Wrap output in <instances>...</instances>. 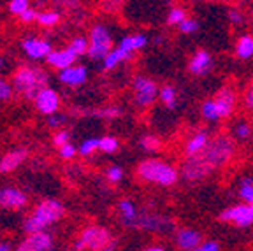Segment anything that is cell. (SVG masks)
Listing matches in <instances>:
<instances>
[{
  "instance_id": "obj_15",
  "label": "cell",
  "mask_w": 253,
  "mask_h": 251,
  "mask_svg": "<svg viewBox=\"0 0 253 251\" xmlns=\"http://www.w3.org/2000/svg\"><path fill=\"white\" fill-rule=\"evenodd\" d=\"M176 244L183 251H195L202 244L201 232L194 230V228H181L176 234Z\"/></svg>"
},
{
  "instance_id": "obj_52",
  "label": "cell",
  "mask_w": 253,
  "mask_h": 251,
  "mask_svg": "<svg viewBox=\"0 0 253 251\" xmlns=\"http://www.w3.org/2000/svg\"><path fill=\"white\" fill-rule=\"evenodd\" d=\"M252 16H253V12H252Z\"/></svg>"
},
{
  "instance_id": "obj_22",
  "label": "cell",
  "mask_w": 253,
  "mask_h": 251,
  "mask_svg": "<svg viewBox=\"0 0 253 251\" xmlns=\"http://www.w3.org/2000/svg\"><path fill=\"white\" fill-rule=\"evenodd\" d=\"M148 44V37L144 34H130V36H125L120 42V49H123L125 53L132 55L134 51H139Z\"/></svg>"
},
{
  "instance_id": "obj_10",
  "label": "cell",
  "mask_w": 253,
  "mask_h": 251,
  "mask_svg": "<svg viewBox=\"0 0 253 251\" xmlns=\"http://www.w3.org/2000/svg\"><path fill=\"white\" fill-rule=\"evenodd\" d=\"M36 107L39 113L46 114V116H55L58 114L60 109V97L53 88H42V90L37 93V97L34 98Z\"/></svg>"
},
{
  "instance_id": "obj_20",
  "label": "cell",
  "mask_w": 253,
  "mask_h": 251,
  "mask_svg": "<svg viewBox=\"0 0 253 251\" xmlns=\"http://www.w3.org/2000/svg\"><path fill=\"white\" fill-rule=\"evenodd\" d=\"M210 135H208V132H204V130H201V132L194 133L192 137L188 139V142H186L185 146V155L186 158H192L195 157V155L202 153L206 148H208V144H210Z\"/></svg>"
},
{
  "instance_id": "obj_31",
  "label": "cell",
  "mask_w": 253,
  "mask_h": 251,
  "mask_svg": "<svg viewBox=\"0 0 253 251\" xmlns=\"http://www.w3.org/2000/svg\"><path fill=\"white\" fill-rule=\"evenodd\" d=\"M118 148H120V142L116 137H113V135L100 137V146H99L100 151H104V153H115V151H118Z\"/></svg>"
},
{
  "instance_id": "obj_19",
  "label": "cell",
  "mask_w": 253,
  "mask_h": 251,
  "mask_svg": "<svg viewBox=\"0 0 253 251\" xmlns=\"http://www.w3.org/2000/svg\"><path fill=\"white\" fill-rule=\"evenodd\" d=\"M211 65H213V60H211V55L206 49H199L192 60H190V72L195 76H204L211 71Z\"/></svg>"
},
{
  "instance_id": "obj_12",
  "label": "cell",
  "mask_w": 253,
  "mask_h": 251,
  "mask_svg": "<svg viewBox=\"0 0 253 251\" xmlns=\"http://www.w3.org/2000/svg\"><path fill=\"white\" fill-rule=\"evenodd\" d=\"M53 239L47 232H39L28 236L14 251H55L53 250Z\"/></svg>"
},
{
  "instance_id": "obj_47",
  "label": "cell",
  "mask_w": 253,
  "mask_h": 251,
  "mask_svg": "<svg viewBox=\"0 0 253 251\" xmlns=\"http://www.w3.org/2000/svg\"><path fill=\"white\" fill-rule=\"evenodd\" d=\"M0 251H11V244L5 241H0Z\"/></svg>"
},
{
  "instance_id": "obj_46",
  "label": "cell",
  "mask_w": 253,
  "mask_h": 251,
  "mask_svg": "<svg viewBox=\"0 0 253 251\" xmlns=\"http://www.w3.org/2000/svg\"><path fill=\"white\" fill-rule=\"evenodd\" d=\"M201 248L204 251H220V244L216 241H206V243L201 244Z\"/></svg>"
},
{
  "instance_id": "obj_3",
  "label": "cell",
  "mask_w": 253,
  "mask_h": 251,
  "mask_svg": "<svg viewBox=\"0 0 253 251\" xmlns=\"http://www.w3.org/2000/svg\"><path fill=\"white\" fill-rule=\"evenodd\" d=\"M137 176L146 183H153V185L160 186H172L179 179L178 169L172 164L157 160V158L141 162L137 167Z\"/></svg>"
},
{
  "instance_id": "obj_45",
  "label": "cell",
  "mask_w": 253,
  "mask_h": 251,
  "mask_svg": "<svg viewBox=\"0 0 253 251\" xmlns=\"http://www.w3.org/2000/svg\"><path fill=\"white\" fill-rule=\"evenodd\" d=\"M63 122H65V116H62V114H55V116H49L47 125L49 126H60Z\"/></svg>"
},
{
  "instance_id": "obj_28",
  "label": "cell",
  "mask_w": 253,
  "mask_h": 251,
  "mask_svg": "<svg viewBox=\"0 0 253 251\" xmlns=\"http://www.w3.org/2000/svg\"><path fill=\"white\" fill-rule=\"evenodd\" d=\"M60 21V12L58 11H42L37 16V23L42 27H55Z\"/></svg>"
},
{
  "instance_id": "obj_34",
  "label": "cell",
  "mask_w": 253,
  "mask_h": 251,
  "mask_svg": "<svg viewBox=\"0 0 253 251\" xmlns=\"http://www.w3.org/2000/svg\"><path fill=\"white\" fill-rule=\"evenodd\" d=\"M234 133H236L237 139L245 141V139H248L252 135V125L248 122H239L236 125V128H234Z\"/></svg>"
},
{
  "instance_id": "obj_35",
  "label": "cell",
  "mask_w": 253,
  "mask_h": 251,
  "mask_svg": "<svg viewBox=\"0 0 253 251\" xmlns=\"http://www.w3.org/2000/svg\"><path fill=\"white\" fill-rule=\"evenodd\" d=\"M27 9H30V2L28 0H12V2H9V11L12 14L21 16Z\"/></svg>"
},
{
  "instance_id": "obj_21",
  "label": "cell",
  "mask_w": 253,
  "mask_h": 251,
  "mask_svg": "<svg viewBox=\"0 0 253 251\" xmlns=\"http://www.w3.org/2000/svg\"><path fill=\"white\" fill-rule=\"evenodd\" d=\"M118 212H120V220H122V223L125 225V227L134 228L135 221H137V218H139V211H137V208H135L134 202L128 199L120 200Z\"/></svg>"
},
{
  "instance_id": "obj_39",
  "label": "cell",
  "mask_w": 253,
  "mask_h": 251,
  "mask_svg": "<svg viewBox=\"0 0 253 251\" xmlns=\"http://www.w3.org/2000/svg\"><path fill=\"white\" fill-rule=\"evenodd\" d=\"M229 20L232 25H237V27H241V25H245L246 18L245 14H243V11H239V9H230L229 11Z\"/></svg>"
},
{
  "instance_id": "obj_13",
  "label": "cell",
  "mask_w": 253,
  "mask_h": 251,
  "mask_svg": "<svg viewBox=\"0 0 253 251\" xmlns=\"http://www.w3.org/2000/svg\"><path fill=\"white\" fill-rule=\"evenodd\" d=\"M28 202L27 193H23L20 188L5 186L0 188V208L4 209H21Z\"/></svg>"
},
{
  "instance_id": "obj_6",
  "label": "cell",
  "mask_w": 253,
  "mask_h": 251,
  "mask_svg": "<svg viewBox=\"0 0 253 251\" xmlns=\"http://www.w3.org/2000/svg\"><path fill=\"white\" fill-rule=\"evenodd\" d=\"M90 49L88 56L93 60H106V56L113 51V37L106 25H95L90 32Z\"/></svg>"
},
{
  "instance_id": "obj_29",
  "label": "cell",
  "mask_w": 253,
  "mask_h": 251,
  "mask_svg": "<svg viewBox=\"0 0 253 251\" xmlns=\"http://www.w3.org/2000/svg\"><path fill=\"white\" fill-rule=\"evenodd\" d=\"M99 146H100V139L90 137V139H86V141H83L81 144H79L78 153L83 155V157H90V155H93L95 151L99 149Z\"/></svg>"
},
{
  "instance_id": "obj_7",
  "label": "cell",
  "mask_w": 253,
  "mask_h": 251,
  "mask_svg": "<svg viewBox=\"0 0 253 251\" xmlns=\"http://www.w3.org/2000/svg\"><path fill=\"white\" fill-rule=\"evenodd\" d=\"M132 86H134V100L139 107H150L160 95L157 83L146 76H135Z\"/></svg>"
},
{
  "instance_id": "obj_50",
  "label": "cell",
  "mask_w": 253,
  "mask_h": 251,
  "mask_svg": "<svg viewBox=\"0 0 253 251\" xmlns=\"http://www.w3.org/2000/svg\"><path fill=\"white\" fill-rule=\"evenodd\" d=\"M0 69H5V60L0 56Z\"/></svg>"
},
{
  "instance_id": "obj_18",
  "label": "cell",
  "mask_w": 253,
  "mask_h": 251,
  "mask_svg": "<svg viewBox=\"0 0 253 251\" xmlns=\"http://www.w3.org/2000/svg\"><path fill=\"white\" fill-rule=\"evenodd\" d=\"M88 79V69L84 65H74L69 67L65 71L60 72V81L63 84H69V86H79V84H84Z\"/></svg>"
},
{
  "instance_id": "obj_17",
  "label": "cell",
  "mask_w": 253,
  "mask_h": 251,
  "mask_svg": "<svg viewBox=\"0 0 253 251\" xmlns=\"http://www.w3.org/2000/svg\"><path fill=\"white\" fill-rule=\"evenodd\" d=\"M27 157H28V151H27V149H23V148L12 149V151L5 153L4 157H2V160H0V172L7 174V172L16 170L25 160H27Z\"/></svg>"
},
{
  "instance_id": "obj_40",
  "label": "cell",
  "mask_w": 253,
  "mask_h": 251,
  "mask_svg": "<svg viewBox=\"0 0 253 251\" xmlns=\"http://www.w3.org/2000/svg\"><path fill=\"white\" fill-rule=\"evenodd\" d=\"M239 195H241V199L245 200V204L253 206V185H241Z\"/></svg>"
},
{
  "instance_id": "obj_8",
  "label": "cell",
  "mask_w": 253,
  "mask_h": 251,
  "mask_svg": "<svg viewBox=\"0 0 253 251\" xmlns=\"http://www.w3.org/2000/svg\"><path fill=\"white\" fill-rule=\"evenodd\" d=\"M220 221H225V223H232L236 227H252L253 225V206L250 204H237L232 208H227L220 212Z\"/></svg>"
},
{
  "instance_id": "obj_41",
  "label": "cell",
  "mask_w": 253,
  "mask_h": 251,
  "mask_svg": "<svg viewBox=\"0 0 253 251\" xmlns=\"http://www.w3.org/2000/svg\"><path fill=\"white\" fill-rule=\"evenodd\" d=\"M69 132L67 130H60V132L55 133V137H53V144L58 146V148H63L65 144H69Z\"/></svg>"
},
{
  "instance_id": "obj_11",
  "label": "cell",
  "mask_w": 253,
  "mask_h": 251,
  "mask_svg": "<svg viewBox=\"0 0 253 251\" xmlns=\"http://www.w3.org/2000/svg\"><path fill=\"white\" fill-rule=\"evenodd\" d=\"M21 47H23V51L27 53L28 58L32 60H42V58L47 60V56L53 53L51 44L44 39H37V37H27L21 42Z\"/></svg>"
},
{
  "instance_id": "obj_4",
  "label": "cell",
  "mask_w": 253,
  "mask_h": 251,
  "mask_svg": "<svg viewBox=\"0 0 253 251\" xmlns=\"http://www.w3.org/2000/svg\"><path fill=\"white\" fill-rule=\"evenodd\" d=\"M46 83L47 74L41 67H20L12 76V88L28 98H36Z\"/></svg>"
},
{
  "instance_id": "obj_30",
  "label": "cell",
  "mask_w": 253,
  "mask_h": 251,
  "mask_svg": "<svg viewBox=\"0 0 253 251\" xmlns=\"http://www.w3.org/2000/svg\"><path fill=\"white\" fill-rule=\"evenodd\" d=\"M185 20H188L185 7H172L169 11V14H167V23L169 25H178L179 27Z\"/></svg>"
},
{
  "instance_id": "obj_51",
  "label": "cell",
  "mask_w": 253,
  "mask_h": 251,
  "mask_svg": "<svg viewBox=\"0 0 253 251\" xmlns=\"http://www.w3.org/2000/svg\"><path fill=\"white\" fill-rule=\"evenodd\" d=\"M195 251H204V250H202V248H201V246H199V248H197V250H195Z\"/></svg>"
},
{
  "instance_id": "obj_38",
  "label": "cell",
  "mask_w": 253,
  "mask_h": 251,
  "mask_svg": "<svg viewBox=\"0 0 253 251\" xmlns=\"http://www.w3.org/2000/svg\"><path fill=\"white\" fill-rule=\"evenodd\" d=\"M12 90L14 88L9 84V81H5L4 78H0V100H9L12 97Z\"/></svg>"
},
{
  "instance_id": "obj_16",
  "label": "cell",
  "mask_w": 253,
  "mask_h": 251,
  "mask_svg": "<svg viewBox=\"0 0 253 251\" xmlns=\"http://www.w3.org/2000/svg\"><path fill=\"white\" fill-rule=\"evenodd\" d=\"M78 60V55L72 51L71 47H63V49H55L51 55L47 56V63L55 69H60V72L74 67V62Z\"/></svg>"
},
{
  "instance_id": "obj_5",
  "label": "cell",
  "mask_w": 253,
  "mask_h": 251,
  "mask_svg": "<svg viewBox=\"0 0 253 251\" xmlns=\"http://www.w3.org/2000/svg\"><path fill=\"white\" fill-rule=\"evenodd\" d=\"M111 244V234L104 227H86L76 239L74 251H102Z\"/></svg>"
},
{
  "instance_id": "obj_25",
  "label": "cell",
  "mask_w": 253,
  "mask_h": 251,
  "mask_svg": "<svg viewBox=\"0 0 253 251\" xmlns=\"http://www.w3.org/2000/svg\"><path fill=\"white\" fill-rule=\"evenodd\" d=\"M130 56L132 55H128V53H125L123 49L116 47V49H113V51L106 56V60H104V69H106V71H111V69H115L118 63H122L123 60H126V58H130Z\"/></svg>"
},
{
  "instance_id": "obj_48",
  "label": "cell",
  "mask_w": 253,
  "mask_h": 251,
  "mask_svg": "<svg viewBox=\"0 0 253 251\" xmlns=\"http://www.w3.org/2000/svg\"><path fill=\"white\" fill-rule=\"evenodd\" d=\"M142 251H166L162 246H150V248H146V250H142Z\"/></svg>"
},
{
  "instance_id": "obj_14",
  "label": "cell",
  "mask_w": 253,
  "mask_h": 251,
  "mask_svg": "<svg viewBox=\"0 0 253 251\" xmlns=\"http://www.w3.org/2000/svg\"><path fill=\"white\" fill-rule=\"evenodd\" d=\"M214 104L218 107L220 118H229L230 114H232L234 107H236V91L229 86L221 88L216 93V97H214Z\"/></svg>"
},
{
  "instance_id": "obj_49",
  "label": "cell",
  "mask_w": 253,
  "mask_h": 251,
  "mask_svg": "<svg viewBox=\"0 0 253 251\" xmlns=\"http://www.w3.org/2000/svg\"><path fill=\"white\" fill-rule=\"evenodd\" d=\"M102 251H115V244L111 243V244H109V246H107V248H104V250H102Z\"/></svg>"
},
{
  "instance_id": "obj_1",
  "label": "cell",
  "mask_w": 253,
  "mask_h": 251,
  "mask_svg": "<svg viewBox=\"0 0 253 251\" xmlns=\"http://www.w3.org/2000/svg\"><path fill=\"white\" fill-rule=\"evenodd\" d=\"M234 155V139L229 135H216L211 139L208 148L202 153L192 158H186L181 174L188 181H201L213 170L220 169L221 165L232 158Z\"/></svg>"
},
{
  "instance_id": "obj_43",
  "label": "cell",
  "mask_w": 253,
  "mask_h": 251,
  "mask_svg": "<svg viewBox=\"0 0 253 251\" xmlns=\"http://www.w3.org/2000/svg\"><path fill=\"white\" fill-rule=\"evenodd\" d=\"M37 16H39L37 9L30 7V9H27V11H25L23 14L20 16V20L23 21V23H32V21H37Z\"/></svg>"
},
{
  "instance_id": "obj_44",
  "label": "cell",
  "mask_w": 253,
  "mask_h": 251,
  "mask_svg": "<svg viewBox=\"0 0 253 251\" xmlns=\"http://www.w3.org/2000/svg\"><path fill=\"white\" fill-rule=\"evenodd\" d=\"M245 106L248 107V109H253V83L245 91Z\"/></svg>"
},
{
  "instance_id": "obj_27",
  "label": "cell",
  "mask_w": 253,
  "mask_h": 251,
  "mask_svg": "<svg viewBox=\"0 0 253 251\" xmlns=\"http://www.w3.org/2000/svg\"><path fill=\"white\" fill-rule=\"evenodd\" d=\"M69 47H71L72 51H74L78 56H81V55H88V49H90V41H88V37L78 36V37H74V39L71 41V44H69Z\"/></svg>"
},
{
  "instance_id": "obj_37",
  "label": "cell",
  "mask_w": 253,
  "mask_h": 251,
  "mask_svg": "<svg viewBox=\"0 0 253 251\" xmlns=\"http://www.w3.org/2000/svg\"><path fill=\"white\" fill-rule=\"evenodd\" d=\"M179 30H181V34H194V32L199 30V21L188 18V20H185L179 25Z\"/></svg>"
},
{
  "instance_id": "obj_9",
  "label": "cell",
  "mask_w": 253,
  "mask_h": 251,
  "mask_svg": "<svg viewBox=\"0 0 253 251\" xmlns=\"http://www.w3.org/2000/svg\"><path fill=\"white\" fill-rule=\"evenodd\" d=\"M134 228L148 232H170L174 228V223L160 214H150V212H139V218L135 221Z\"/></svg>"
},
{
  "instance_id": "obj_42",
  "label": "cell",
  "mask_w": 253,
  "mask_h": 251,
  "mask_svg": "<svg viewBox=\"0 0 253 251\" xmlns=\"http://www.w3.org/2000/svg\"><path fill=\"white\" fill-rule=\"evenodd\" d=\"M76 155H78V148H76V146H72L71 142H69V144H65L63 148H60V157L65 158V160H71V158H74Z\"/></svg>"
},
{
  "instance_id": "obj_2",
  "label": "cell",
  "mask_w": 253,
  "mask_h": 251,
  "mask_svg": "<svg viewBox=\"0 0 253 251\" xmlns=\"http://www.w3.org/2000/svg\"><path fill=\"white\" fill-rule=\"evenodd\" d=\"M65 208L62 202L53 199L42 200L41 204H37V208L34 209L30 216L25 221L23 228L27 234H39V232H46L47 227H51L53 223L60 221L65 216Z\"/></svg>"
},
{
  "instance_id": "obj_36",
  "label": "cell",
  "mask_w": 253,
  "mask_h": 251,
  "mask_svg": "<svg viewBox=\"0 0 253 251\" xmlns=\"http://www.w3.org/2000/svg\"><path fill=\"white\" fill-rule=\"evenodd\" d=\"M106 177L109 183H118V181L123 177V169L120 167V165H111L109 169L106 170Z\"/></svg>"
},
{
  "instance_id": "obj_23",
  "label": "cell",
  "mask_w": 253,
  "mask_h": 251,
  "mask_svg": "<svg viewBox=\"0 0 253 251\" xmlns=\"http://www.w3.org/2000/svg\"><path fill=\"white\" fill-rule=\"evenodd\" d=\"M236 56L241 60H248L253 56V36L245 34L236 42Z\"/></svg>"
},
{
  "instance_id": "obj_33",
  "label": "cell",
  "mask_w": 253,
  "mask_h": 251,
  "mask_svg": "<svg viewBox=\"0 0 253 251\" xmlns=\"http://www.w3.org/2000/svg\"><path fill=\"white\" fill-rule=\"evenodd\" d=\"M91 114H95V116H99L102 120H113V118H118L120 114H122V111H120V107L111 106V107H102V109L93 111Z\"/></svg>"
},
{
  "instance_id": "obj_24",
  "label": "cell",
  "mask_w": 253,
  "mask_h": 251,
  "mask_svg": "<svg viewBox=\"0 0 253 251\" xmlns=\"http://www.w3.org/2000/svg\"><path fill=\"white\" fill-rule=\"evenodd\" d=\"M158 98L162 100V104L167 107V109L172 111L174 107H176V104H178V95H176V88L170 86V84H166V86L160 88V95H158Z\"/></svg>"
},
{
  "instance_id": "obj_32",
  "label": "cell",
  "mask_w": 253,
  "mask_h": 251,
  "mask_svg": "<svg viewBox=\"0 0 253 251\" xmlns=\"http://www.w3.org/2000/svg\"><path fill=\"white\" fill-rule=\"evenodd\" d=\"M139 144H141V148L144 149V151H158L160 146H162V142H160V139H158L157 135H144V137L139 141Z\"/></svg>"
},
{
  "instance_id": "obj_26",
  "label": "cell",
  "mask_w": 253,
  "mask_h": 251,
  "mask_svg": "<svg viewBox=\"0 0 253 251\" xmlns=\"http://www.w3.org/2000/svg\"><path fill=\"white\" fill-rule=\"evenodd\" d=\"M201 113L204 116V120L208 122H216V120H221L220 118V113H218V107L214 104V98H210V100H206L201 107Z\"/></svg>"
}]
</instances>
